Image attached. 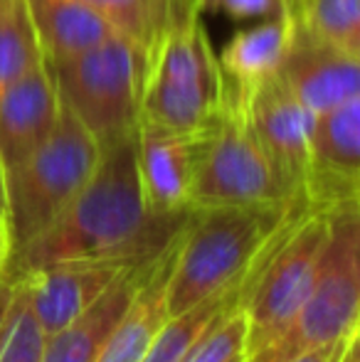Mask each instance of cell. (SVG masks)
<instances>
[{
    "label": "cell",
    "instance_id": "obj_22",
    "mask_svg": "<svg viewBox=\"0 0 360 362\" xmlns=\"http://www.w3.org/2000/svg\"><path fill=\"white\" fill-rule=\"evenodd\" d=\"M303 30L360 59V0H298Z\"/></svg>",
    "mask_w": 360,
    "mask_h": 362
},
{
    "label": "cell",
    "instance_id": "obj_17",
    "mask_svg": "<svg viewBox=\"0 0 360 362\" xmlns=\"http://www.w3.org/2000/svg\"><path fill=\"white\" fill-rule=\"evenodd\" d=\"M296 28V10H289V13L267 18L265 23L237 33L217 57L232 91H237V94L250 91L262 81L277 76L289 49H291Z\"/></svg>",
    "mask_w": 360,
    "mask_h": 362
},
{
    "label": "cell",
    "instance_id": "obj_21",
    "mask_svg": "<svg viewBox=\"0 0 360 362\" xmlns=\"http://www.w3.org/2000/svg\"><path fill=\"white\" fill-rule=\"evenodd\" d=\"M45 64L25 0L0 5V91Z\"/></svg>",
    "mask_w": 360,
    "mask_h": 362
},
{
    "label": "cell",
    "instance_id": "obj_30",
    "mask_svg": "<svg viewBox=\"0 0 360 362\" xmlns=\"http://www.w3.org/2000/svg\"><path fill=\"white\" fill-rule=\"evenodd\" d=\"M0 219L8 222V185H5V168L0 163Z\"/></svg>",
    "mask_w": 360,
    "mask_h": 362
},
{
    "label": "cell",
    "instance_id": "obj_11",
    "mask_svg": "<svg viewBox=\"0 0 360 362\" xmlns=\"http://www.w3.org/2000/svg\"><path fill=\"white\" fill-rule=\"evenodd\" d=\"M215 129L175 131L139 121L136 129V163L146 205L153 215L190 212V192L200 163L205 158Z\"/></svg>",
    "mask_w": 360,
    "mask_h": 362
},
{
    "label": "cell",
    "instance_id": "obj_12",
    "mask_svg": "<svg viewBox=\"0 0 360 362\" xmlns=\"http://www.w3.org/2000/svg\"><path fill=\"white\" fill-rule=\"evenodd\" d=\"M129 267L124 262H59L10 279L25 291L30 310L47 338L82 315Z\"/></svg>",
    "mask_w": 360,
    "mask_h": 362
},
{
    "label": "cell",
    "instance_id": "obj_18",
    "mask_svg": "<svg viewBox=\"0 0 360 362\" xmlns=\"http://www.w3.org/2000/svg\"><path fill=\"white\" fill-rule=\"evenodd\" d=\"M175 249H178V237L153 262L144 286L139 288L126 313L114 325L94 362H141L151 340L156 338L161 325L168 320L166 286H168L170 269H173Z\"/></svg>",
    "mask_w": 360,
    "mask_h": 362
},
{
    "label": "cell",
    "instance_id": "obj_26",
    "mask_svg": "<svg viewBox=\"0 0 360 362\" xmlns=\"http://www.w3.org/2000/svg\"><path fill=\"white\" fill-rule=\"evenodd\" d=\"M351 335H348V338H351ZM348 338L338 340V343H331V345H323V348L308 350V353H301V355H296V358H291L286 362H338L343 355V348H346Z\"/></svg>",
    "mask_w": 360,
    "mask_h": 362
},
{
    "label": "cell",
    "instance_id": "obj_31",
    "mask_svg": "<svg viewBox=\"0 0 360 362\" xmlns=\"http://www.w3.org/2000/svg\"><path fill=\"white\" fill-rule=\"evenodd\" d=\"M3 3H5V0H0V5H3Z\"/></svg>",
    "mask_w": 360,
    "mask_h": 362
},
{
    "label": "cell",
    "instance_id": "obj_33",
    "mask_svg": "<svg viewBox=\"0 0 360 362\" xmlns=\"http://www.w3.org/2000/svg\"><path fill=\"white\" fill-rule=\"evenodd\" d=\"M296 3H298V0H296Z\"/></svg>",
    "mask_w": 360,
    "mask_h": 362
},
{
    "label": "cell",
    "instance_id": "obj_14",
    "mask_svg": "<svg viewBox=\"0 0 360 362\" xmlns=\"http://www.w3.org/2000/svg\"><path fill=\"white\" fill-rule=\"evenodd\" d=\"M59 109L62 104L47 64H40L0 91V163L5 170L25 160L52 134Z\"/></svg>",
    "mask_w": 360,
    "mask_h": 362
},
{
    "label": "cell",
    "instance_id": "obj_19",
    "mask_svg": "<svg viewBox=\"0 0 360 362\" xmlns=\"http://www.w3.org/2000/svg\"><path fill=\"white\" fill-rule=\"evenodd\" d=\"M124 37L149 57L161 37L192 13H202L200 0H87Z\"/></svg>",
    "mask_w": 360,
    "mask_h": 362
},
{
    "label": "cell",
    "instance_id": "obj_27",
    "mask_svg": "<svg viewBox=\"0 0 360 362\" xmlns=\"http://www.w3.org/2000/svg\"><path fill=\"white\" fill-rule=\"evenodd\" d=\"M13 298H15V281L10 276H3L0 279V335H3L5 325H8Z\"/></svg>",
    "mask_w": 360,
    "mask_h": 362
},
{
    "label": "cell",
    "instance_id": "obj_32",
    "mask_svg": "<svg viewBox=\"0 0 360 362\" xmlns=\"http://www.w3.org/2000/svg\"><path fill=\"white\" fill-rule=\"evenodd\" d=\"M237 362H245V360H237Z\"/></svg>",
    "mask_w": 360,
    "mask_h": 362
},
{
    "label": "cell",
    "instance_id": "obj_7",
    "mask_svg": "<svg viewBox=\"0 0 360 362\" xmlns=\"http://www.w3.org/2000/svg\"><path fill=\"white\" fill-rule=\"evenodd\" d=\"M99 158L101 148L94 136L62 106L52 134L25 160L5 170L13 254L67 210L87 185Z\"/></svg>",
    "mask_w": 360,
    "mask_h": 362
},
{
    "label": "cell",
    "instance_id": "obj_23",
    "mask_svg": "<svg viewBox=\"0 0 360 362\" xmlns=\"http://www.w3.org/2000/svg\"><path fill=\"white\" fill-rule=\"evenodd\" d=\"M247 320L242 308L227 310L215 320L180 362H237L245 360Z\"/></svg>",
    "mask_w": 360,
    "mask_h": 362
},
{
    "label": "cell",
    "instance_id": "obj_10",
    "mask_svg": "<svg viewBox=\"0 0 360 362\" xmlns=\"http://www.w3.org/2000/svg\"><path fill=\"white\" fill-rule=\"evenodd\" d=\"M232 94L240 99L286 197L306 205L303 185L308 173L313 114L286 89L279 74L250 91H240V94L232 91Z\"/></svg>",
    "mask_w": 360,
    "mask_h": 362
},
{
    "label": "cell",
    "instance_id": "obj_3",
    "mask_svg": "<svg viewBox=\"0 0 360 362\" xmlns=\"http://www.w3.org/2000/svg\"><path fill=\"white\" fill-rule=\"evenodd\" d=\"M230 101L232 86L212 52L200 13H192L146 57L141 119L175 131L212 129Z\"/></svg>",
    "mask_w": 360,
    "mask_h": 362
},
{
    "label": "cell",
    "instance_id": "obj_15",
    "mask_svg": "<svg viewBox=\"0 0 360 362\" xmlns=\"http://www.w3.org/2000/svg\"><path fill=\"white\" fill-rule=\"evenodd\" d=\"M156 259L131 264V267L104 291V296L96 298L82 315H77V318L69 325H64L62 330L47 335L42 345L40 362H94L96 355L104 348L109 333L114 330V325L119 323L121 315L126 313V308H129L131 300H134V296L144 286L146 276H149Z\"/></svg>",
    "mask_w": 360,
    "mask_h": 362
},
{
    "label": "cell",
    "instance_id": "obj_29",
    "mask_svg": "<svg viewBox=\"0 0 360 362\" xmlns=\"http://www.w3.org/2000/svg\"><path fill=\"white\" fill-rule=\"evenodd\" d=\"M338 362H360V330L348 338L346 348H343V355Z\"/></svg>",
    "mask_w": 360,
    "mask_h": 362
},
{
    "label": "cell",
    "instance_id": "obj_2",
    "mask_svg": "<svg viewBox=\"0 0 360 362\" xmlns=\"http://www.w3.org/2000/svg\"><path fill=\"white\" fill-rule=\"evenodd\" d=\"M303 202L247 207H202L187 215L178 234L173 269L166 286L168 315L217 298L245 284L262 249Z\"/></svg>",
    "mask_w": 360,
    "mask_h": 362
},
{
    "label": "cell",
    "instance_id": "obj_6",
    "mask_svg": "<svg viewBox=\"0 0 360 362\" xmlns=\"http://www.w3.org/2000/svg\"><path fill=\"white\" fill-rule=\"evenodd\" d=\"M50 74L59 104L94 136L101 151L136 136L146 54L129 37L114 35L87 52L50 67Z\"/></svg>",
    "mask_w": 360,
    "mask_h": 362
},
{
    "label": "cell",
    "instance_id": "obj_20",
    "mask_svg": "<svg viewBox=\"0 0 360 362\" xmlns=\"http://www.w3.org/2000/svg\"><path fill=\"white\" fill-rule=\"evenodd\" d=\"M242 286L225 291L217 298H210L205 303L192 305L190 310L178 315H168L156 338L151 340L149 350L144 353L141 362H180L185 353L200 340V335L215 323L220 315L240 305Z\"/></svg>",
    "mask_w": 360,
    "mask_h": 362
},
{
    "label": "cell",
    "instance_id": "obj_5",
    "mask_svg": "<svg viewBox=\"0 0 360 362\" xmlns=\"http://www.w3.org/2000/svg\"><path fill=\"white\" fill-rule=\"evenodd\" d=\"M358 207L331 212L313 284L281 335L245 362H286L360 330Z\"/></svg>",
    "mask_w": 360,
    "mask_h": 362
},
{
    "label": "cell",
    "instance_id": "obj_28",
    "mask_svg": "<svg viewBox=\"0 0 360 362\" xmlns=\"http://www.w3.org/2000/svg\"><path fill=\"white\" fill-rule=\"evenodd\" d=\"M10 257H13V239H10V227L8 222L0 219V279L8 276Z\"/></svg>",
    "mask_w": 360,
    "mask_h": 362
},
{
    "label": "cell",
    "instance_id": "obj_25",
    "mask_svg": "<svg viewBox=\"0 0 360 362\" xmlns=\"http://www.w3.org/2000/svg\"><path fill=\"white\" fill-rule=\"evenodd\" d=\"M200 5L222 10L235 20H267L296 10V0H200Z\"/></svg>",
    "mask_w": 360,
    "mask_h": 362
},
{
    "label": "cell",
    "instance_id": "obj_8",
    "mask_svg": "<svg viewBox=\"0 0 360 362\" xmlns=\"http://www.w3.org/2000/svg\"><path fill=\"white\" fill-rule=\"evenodd\" d=\"M294 202L279 182L269 156L232 94L192 182L190 210Z\"/></svg>",
    "mask_w": 360,
    "mask_h": 362
},
{
    "label": "cell",
    "instance_id": "obj_24",
    "mask_svg": "<svg viewBox=\"0 0 360 362\" xmlns=\"http://www.w3.org/2000/svg\"><path fill=\"white\" fill-rule=\"evenodd\" d=\"M42 345V330H40L37 320H35L33 310H30L25 291L15 281L13 308H10V318L3 333V345H0V362H40Z\"/></svg>",
    "mask_w": 360,
    "mask_h": 362
},
{
    "label": "cell",
    "instance_id": "obj_1",
    "mask_svg": "<svg viewBox=\"0 0 360 362\" xmlns=\"http://www.w3.org/2000/svg\"><path fill=\"white\" fill-rule=\"evenodd\" d=\"M190 212L153 215L149 210L136 136H131L101 151L87 185L67 210L10 257L8 276L59 262H151L178 237Z\"/></svg>",
    "mask_w": 360,
    "mask_h": 362
},
{
    "label": "cell",
    "instance_id": "obj_9",
    "mask_svg": "<svg viewBox=\"0 0 360 362\" xmlns=\"http://www.w3.org/2000/svg\"><path fill=\"white\" fill-rule=\"evenodd\" d=\"M360 185V96L313 114L303 200L311 210L358 207Z\"/></svg>",
    "mask_w": 360,
    "mask_h": 362
},
{
    "label": "cell",
    "instance_id": "obj_4",
    "mask_svg": "<svg viewBox=\"0 0 360 362\" xmlns=\"http://www.w3.org/2000/svg\"><path fill=\"white\" fill-rule=\"evenodd\" d=\"M328 212L311 207L296 210L262 249L240 293L247 320L245 360L277 340L301 308L328 239Z\"/></svg>",
    "mask_w": 360,
    "mask_h": 362
},
{
    "label": "cell",
    "instance_id": "obj_16",
    "mask_svg": "<svg viewBox=\"0 0 360 362\" xmlns=\"http://www.w3.org/2000/svg\"><path fill=\"white\" fill-rule=\"evenodd\" d=\"M47 67L121 35L87 0H25Z\"/></svg>",
    "mask_w": 360,
    "mask_h": 362
},
{
    "label": "cell",
    "instance_id": "obj_13",
    "mask_svg": "<svg viewBox=\"0 0 360 362\" xmlns=\"http://www.w3.org/2000/svg\"><path fill=\"white\" fill-rule=\"evenodd\" d=\"M279 79L311 114L360 96V59L318 40L298 23Z\"/></svg>",
    "mask_w": 360,
    "mask_h": 362
}]
</instances>
